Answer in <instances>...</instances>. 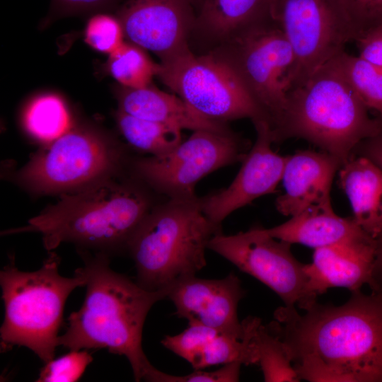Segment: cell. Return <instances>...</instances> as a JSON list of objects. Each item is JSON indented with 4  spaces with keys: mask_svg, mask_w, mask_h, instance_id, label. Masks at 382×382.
Returning <instances> with one entry per match:
<instances>
[{
    "mask_svg": "<svg viewBox=\"0 0 382 382\" xmlns=\"http://www.w3.org/2000/svg\"><path fill=\"white\" fill-rule=\"evenodd\" d=\"M291 245L255 226L233 235L219 233L207 248L267 286L284 306L304 310L313 304L306 292L305 264L294 256Z\"/></svg>",
    "mask_w": 382,
    "mask_h": 382,
    "instance_id": "7c38bea8",
    "label": "cell"
},
{
    "mask_svg": "<svg viewBox=\"0 0 382 382\" xmlns=\"http://www.w3.org/2000/svg\"><path fill=\"white\" fill-rule=\"evenodd\" d=\"M154 206L139 183H118L111 178L60 195L55 204L27 225L5 230L1 235L36 232L42 235L48 252L69 242L81 249H96L108 255L110 251L127 250L131 237Z\"/></svg>",
    "mask_w": 382,
    "mask_h": 382,
    "instance_id": "3957f363",
    "label": "cell"
},
{
    "mask_svg": "<svg viewBox=\"0 0 382 382\" xmlns=\"http://www.w3.org/2000/svg\"><path fill=\"white\" fill-rule=\"evenodd\" d=\"M158 76L202 117L219 123L267 119L233 65L223 56L194 54L187 47L161 62Z\"/></svg>",
    "mask_w": 382,
    "mask_h": 382,
    "instance_id": "ba28073f",
    "label": "cell"
},
{
    "mask_svg": "<svg viewBox=\"0 0 382 382\" xmlns=\"http://www.w3.org/2000/svg\"><path fill=\"white\" fill-rule=\"evenodd\" d=\"M246 145L230 130H197L169 152L132 163L134 178L168 199H195L197 183L221 168L242 161Z\"/></svg>",
    "mask_w": 382,
    "mask_h": 382,
    "instance_id": "9c48e42d",
    "label": "cell"
},
{
    "mask_svg": "<svg viewBox=\"0 0 382 382\" xmlns=\"http://www.w3.org/2000/svg\"><path fill=\"white\" fill-rule=\"evenodd\" d=\"M117 16L125 38L165 61L188 47L195 25L192 0H127Z\"/></svg>",
    "mask_w": 382,
    "mask_h": 382,
    "instance_id": "4fadbf2b",
    "label": "cell"
},
{
    "mask_svg": "<svg viewBox=\"0 0 382 382\" xmlns=\"http://www.w3.org/2000/svg\"><path fill=\"white\" fill-rule=\"evenodd\" d=\"M93 359L86 349L70 350L69 353L45 363L35 381H78Z\"/></svg>",
    "mask_w": 382,
    "mask_h": 382,
    "instance_id": "f1b7e54d",
    "label": "cell"
},
{
    "mask_svg": "<svg viewBox=\"0 0 382 382\" xmlns=\"http://www.w3.org/2000/svg\"><path fill=\"white\" fill-rule=\"evenodd\" d=\"M330 60L301 86L290 90L283 115L272 131L273 142L304 139L337 158L342 166L364 140L382 128Z\"/></svg>",
    "mask_w": 382,
    "mask_h": 382,
    "instance_id": "277c9868",
    "label": "cell"
},
{
    "mask_svg": "<svg viewBox=\"0 0 382 382\" xmlns=\"http://www.w3.org/2000/svg\"><path fill=\"white\" fill-rule=\"evenodd\" d=\"M107 69L120 86L139 88L151 85L160 64L151 60L146 50L129 41L108 56Z\"/></svg>",
    "mask_w": 382,
    "mask_h": 382,
    "instance_id": "484cf974",
    "label": "cell"
},
{
    "mask_svg": "<svg viewBox=\"0 0 382 382\" xmlns=\"http://www.w3.org/2000/svg\"><path fill=\"white\" fill-rule=\"evenodd\" d=\"M272 0H203L195 25L217 37H234L257 25L273 22Z\"/></svg>",
    "mask_w": 382,
    "mask_h": 382,
    "instance_id": "7402d4cb",
    "label": "cell"
},
{
    "mask_svg": "<svg viewBox=\"0 0 382 382\" xmlns=\"http://www.w3.org/2000/svg\"><path fill=\"white\" fill-rule=\"evenodd\" d=\"M342 163L333 156L299 151L286 156L282 181L284 192L276 199L277 211L293 216L320 204L330 202V188Z\"/></svg>",
    "mask_w": 382,
    "mask_h": 382,
    "instance_id": "ac0fdd59",
    "label": "cell"
},
{
    "mask_svg": "<svg viewBox=\"0 0 382 382\" xmlns=\"http://www.w3.org/2000/svg\"><path fill=\"white\" fill-rule=\"evenodd\" d=\"M83 266L77 270L86 279L83 303L67 318L58 346L69 350L107 348L125 356L134 380L156 382L159 370L142 349V330L154 303L168 297V290L150 291L110 266L109 255H94L81 249Z\"/></svg>",
    "mask_w": 382,
    "mask_h": 382,
    "instance_id": "7a4b0ae2",
    "label": "cell"
},
{
    "mask_svg": "<svg viewBox=\"0 0 382 382\" xmlns=\"http://www.w3.org/2000/svg\"><path fill=\"white\" fill-rule=\"evenodd\" d=\"M244 320L246 332L243 337L204 325H189L179 334L166 335L161 344L188 361L194 369L233 362L257 364L254 335L262 322L253 316Z\"/></svg>",
    "mask_w": 382,
    "mask_h": 382,
    "instance_id": "e0dca14e",
    "label": "cell"
},
{
    "mask_svg": "<svg viewBox=\"0 0 382 382\" xmlns=\"http://www.w3.org/2000/svg\"><path fill=\"white\" fill-rule=\"evenodd\" d=\"M382 170V128L374 136L362 141L355 149Z\"/></svg>",
    "mask_w": 382,
    "mask_h": 382,
    "instance_id": "836d02e7",
    "label": "cell"
},
{
    "mask_svg": "<svg viewBox=\"0 0 382 382\" xmlns=\"http://www.w3.org/2000/svg\"><path fill=\"white\" fill-rule=\"evenodd\" d=\"M354 41L359 57L382 69V23L367 30Z\"/></svg>",
    "mask_w": 382,
    "mask_h": 382,
    "instance_id": "1f68e13d",
    "label": "cell"
},
{
    "mask_svg": "<svg viewBox=\"0 0 382 382\" xmlns=\"http://www.w3.org/2000/svg\"><path fill=\"white\" fill-rule=\"evenodd\" d=\"M265 230L277 239L314 249L368 235L353 219L342 218L336 214L330 202L311 207L291 216L287 221Z\"/></svg>",
    "mask_w": 382,
    "mask_h": 382,
    "instance_id": "ffe728a7",
    "label": "cell"
},
{
    "mask_svg": "<svg viewBox=\"0 0 382 382\" xmlns=\"http://www.w3.org/2000/svg\"><path fill=\"white\" fill-rule=\"evenodd\" d=\"M232 42L231 55L224 57L238 72L272 131L283 115L289 91L294 60L291 47L274 22L249 28L234 36Z\"/></svg>",
    "mask_w": 382,
    "mask_h": 382,
    "instance_id": "8fae6325",
    "label": "cell"
},
{
    "mask_svg": "<svg viewBox=\"0 0 382 382\" xmlns=\"http://www.w3.org/2000/svg\"><path fill=\"white\" fill-rule=\"evenodd\" d=\"M242 365L239 362H233L212 371L195 369L185 376H174L161 371L158 382H236L239 381Z\"/></svg>",
    "mask_w": 382,
    "mask_h": 382,
    "instance_id": "4dcf8cb0",
    "label": "cell"
},
{
    "mask_svg": "<svg viewBox=\"0 0 382 382\" xmlns=\"http://www.w3.org/2000/svg\"><path fill=\"white\" fill-rule=\"evenodd\" d=\"M256 141L242 161L237 175L226 188L205 197H199L202 212L214 224L221 222L234 211L254 199L274 192L282 180L286 156L272 149L273 139L269 124H254Z\"/></svg>",
    "mask_w": 382,
    "mask_h": 382,
    "instance_id": "5bb4252c",
    "label": "cell"
},
{
    "mask_svg": "<svg viewBox=\"0 0 382 382\" xmlns=\"http://www.w3.org/2000/svg\"><path fill=\"white\" fill-rule=\"evenodd\" d=\"M202 212L199 197L168 199L143 219L127 248L137 271L136 282L150 291L168 290L206 266L210 239L221 233Z\"/></svg>",
    "mask_w": 382,
    "mask_h": 382,
    "instance_id": "5b68a950",
    "label": "cell"
},
{
    "mask_svg": "<svg viewBox=\"0 0 382 382\" xmlns=\"http://www.w3.org/2000/svg\"><path fill=\"white\" fill-rule=\"evenodd\" d=\"M355 35L382 23V0H337Z\"/></svg>",
    "mask_w": 382,
    "mask_h": 382,
    "instance_id": "f546056e",
    "label": "cell"
},
{
    "mask_svg": "<svg viewBox=\"0 0 382 382\" xmlns=\"http://www.w3.org/2000/svg\"><path fill=\"white\" fill-rule=\"evenodd\" d=\"M340 185L356 224L378 239L382 236V170L366 157L350 158L341 166Z\"/></svg>",
    "mask_w": 382,
    "mask_h": 382,
    "instance_id": "44dd1931",
    "label": "cell"
},
{
    "mask_svg": "<svg viewBox=\"0 0 382 382\" xmlns=\"http://www.w3.org/2000/svg\"><path fill=\"white\" fill-rule=\"evenodd\" d=\"M203 0H192V4H194L195 2H198L199 5H201Z\"/></svg>",
    "mask_w": 382,
    "mask_h": 382,
    "instance_id": "d590c367",
    "label": "cell"
},
{
    "mask_svg": "<svg viewBox=\"0 0 382 382\" xmlns=\"http://www.w3.org/2000/svg\"><path fill=\"white\" fill-rule=\"evenodd\" d=\"M124 162L115 140L93 127L73 126L34 154L14 178L33 192L62 195L113 178Z\"/></svg>",
    "mask_w": 382,
    "mask_h": 382,
    "instance_id": "52a82bcc",
    "label": "cell"
},
{
    "mask_svg": "<svg viewBox=\"0 0 382 382\" xmlns=\"http://www.w3.org/2000/svg\"><path fill=\"white\" fill-rule=\"evenodd\" d=\"M23 123L33 138L46 144L57 139L73 127L64 101L53 93L35 98L25 109Z\"/></svg>",
    "mask_w": 382,
    "mask_h": 382,
    "instance_id": "cb8c5ba5",
    "label": "cell"
},
{
    "mask_svg": "<svg viewBox=\"0 0 382 382\" xmlns=\"http://www.w3.org/2000/svg\"><path fill=\"white\" fill-rule=\"evenodd\" d=\"M118 109L132 116L176 127L180 129L227 131L224 123L209 120L181 98L149 85L139 88L119 86L115 90Z\"/></svg>",
    "mask_w": 382,
    "mask_h": 382,
    "instance_id": "d6986e66",
    "label": "cell"
},
{
    "mask_svg": "<svg viewBox=\"0 0 382 382\" xmlns=\"http://www.w3.org/2000/svg\"><path fill=\"white\" fill-rule=\"evenodd\" d=\"M377 241L369 235L314 249L313 260L304 265L306 292L310 301L328 289L342 287L350 291L369 285L372 277Z\"/></svg>",
    "mask_w": 382,
    "mask_h": 382,
    "instance_id": "2e32d148",
    "label": "cell"
},
{
    "mask_svg": "<svg viewBox=\"0 0 382 382\" xmlns=\"http://www.w3.org/2000/svg\"><path fill=\"white\" fill-rule=\"evenodd\" d=\"M115 117L127 143L137 151L151 156L165 154L183 141L182 129L176 127L141 119L119 109Z\"/></svg>",
    "mask_w": 382,
    "mask_h": 382,
    "instance_id": "603a6c76",
    "label": "cell"
},
{
    "mask_svg": "<svg viewBox=\"0 0 382 382\" xmlns=\"http://www.w3.org/2000/svg\"><path fill=\"white\" fill-rule=\"evenodd\" d=\"M49 253L37 270H19L12 255L0 272L4 304L1 351L25 347L45 363L54 358L68 296L77 287L86 286V279L77 269L73 277L62 276L59 255L54 250Z\"/></svg>",
    "mask_w": 382,
    "mask_h": 382,
    "instance_id": "8992f818",
    "label": "cell"
},
{
    "mask_svg": "<svg viewBox=\"0 0 382 382\" xmlns=\"http://www.w3.org/2000/svg\"><path fill=\"white\" fill-rule=\"evenodd\" d=\"M377 241L376 253L372 271L371 290L382 292V236Z\"/></svg>",
    "mask_w": 382,
    "mask_h": 382,
    "instance_id": "e575fe53",
    "label": "cell"
},
{
    "mask_svg": "<svg viewBox=\"0 0 382 382\" xmlns=\"http://www.w3.org/2000/svg\"><path fill=\"white\" fill-rule=\"evenodd\" d=\"M122 23L117 16L96 12L87 21L84 40L93 50L108 56L125 42Z\"/></svg>",
    "mask_w": 382,
    "mask_h": 382,
    "instance_id": "83f0119b",
    "label": "cell"
},
{
    "mask_svg": "<svg viewBox=\"0 0 382 382\" xmlns=\"http://www.w3.org/2000/svg\"><path fill=\"white\" fill-rule=\"evenodd\" d=\"M303 311L281 306L266 325L301 380L382 382V292L355 290L342 305L316 301Z\"/></svg>",
    "mask_w": 382,
    "mask_h": 382,
    "instance_id": "6da1fadb",
    "label": "cell"
},
{
    "mask_svg": "<svg viewBox=\"0 0 382 382\" xmlns=\"http://www.w3.org/2000/svg\"><path fill=\"white\" fill-rule=\"evenodd\" d=\"M254 340L260 366L266 382L301 381L283 342L262 323L257 328Z\"/></svg>",
    "mask_w": 382,
    "mask_h": 382,
    "instance_id": "4316f807",
    "label": "cell"
},
{
    "mask_svg": "<svg viewBox=\"0 0 382 382\" xmlns=\"http://www.w3.org/2000/svg\"><path fill=\"white\" fill-rule=\"evenodd\" d=\"M270 16L294 53L289 91L302 86L316 70L345 50L348 42L355 40L337 0H272Z\"/></svg>",
    "mask_w": 382,
    "mask_h": 382,
    "instance_id": "30bf717a",
    "label": "cell"
},
{
    "mask_svg": "<svg viewBox=\"0 0 382 382\" xmlns=\"http://www.w3.org/2000/svg\"><path fill=\"white\" fill-rule=\"evenodd\" d=\"M330 61L365 105L382 118V69L345 50Z\"/></svg>",
    "mask_w": 382,
    "mask_h": 382,
    "instance_id": "d4e9b609",
    "label": "cell"
},
{
    "mask_svg": "<svg viewBox=\"0 0 382 382\" xmlns=\"http://www.w3.org/2000/svg\"><path fill=\"white\" fill-rule=\"evenodd\" d=\"M239 278L233 272L222 279H182L168 289V297L175 305V315L189 325H199L243 337L245 320L240 322L238 306L245 296Z\"/></svg>",
    "mask_w": 382,
    "mask_h": 382,
    "instance_id": "9a60e30c",
    "label": "cell"
},
{
    "mask_svg": "<svg viewBox=\"0 0 382 382\" xmlns=\"http://www.w3.org/2000/svg\"><path fill=\"white\" fill-rule=\"evenodd\" d=\"M118 0H52V14L71 16L87 12H99L110 7Z\"/></svg>",
    "mask_w": 382,
    "mask_h": 382,
    "instance_id": "d6a6232c",
    "label": "cell"
}]
</instances>
